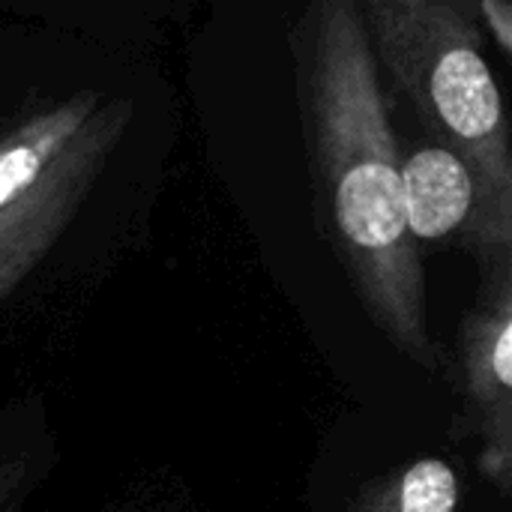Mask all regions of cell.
<instances>
[{"label": "cell", "mask_w": 512, "mask_h": 512, "mask_svg": "<svg viewBox=\"0 0 512 512\" xmlns=\"http://www.w3.org/2000/svg\"><path fill=\"white\" fill-rule=\"evenodd\" d=\"M318 222L372 324L435 369L423 252L408 234L402 150L357 0L306 9L294 39Z\"/></svg>", "instance_id": "obj_1"}, {"label": "cell", "mask_w": 512, "mask_h": 512, "mask_svg": "<svg viewBox=\"0 0 512 512\" xmlns=\"http://www.w3.org/2000/svg\"><path fill=\"white\" fill-rule=\"evenodd\" d=\"M126 126H114L84 144L63 168H57L36 195L0 213V303L45 261L57 246L90 186L96 183L108 153Z\"/></svg>", "instance_id": "obj_6"}, {"label": "cell", "mask_w": 512, "mask_h": 512, "mask_svg": "<svg viewBox=\"0 0 512 512\" xmlns=\"http://www.w3.org/2000/svg\"><path fill=\"white\" fill-rule=\"evenodd\" d=\"M459 369L480 435V474L507 498L512 489V255L480 267L477 300L459 324Z\"/></svg>", "instance_id": "obj_4"}, {"label": "cell", "mask_w": 512, "mask_h": 512, "mask_svg": "<svg viewBox=\"0 0 512 512\" xmlns=\"http://www.w3.org/2000/svg\"><path fill=\"white\" fill-rule=\"evenodd\" d=\"M378 72L417 111L429 141L459 153L512 198V147L498 78L471 0H357Z\"/></svg>", "instance_id": "obj_2"}, {"label": "cell", "mask_w": 512, "mask_h": 512, "mask_svg": "<svg viewBox=\"0 0 512 512\" xmlns=\"http://www.w3.org/2000/svg\"><path fill=\"white\" fill-rule=\"evenodd\" d=\"M408 234L417 246H456L489 264L512 255V198H501L453 150L420 141L402 153Z\"/></svg>", "instance_id": "obj_3"}, {"label": "cell", "mask_w": 512, "mask_h": 512, "mask_svg": "<svg viewBox=\"0 0 512 512\" xmlns=\"http://www.w3.org/2000/svg\"><path fill=\"white\" fill-rule=\"evenodd\" d=\"M33 489V462L27 456L0 465V512H21Z\"/></svg>", "instance_id": "obj_8"}, {"label": "cell", "mask_w": 512, "mask_h": 512, "mask_svg": "<svg viewBox=\"0 0 512 512\" xmlns=\"http://www.w3.org/2000/svg\"><path fill=\"white\" fill-rule=\"evenodd\" d=\"M477 21L489 27V36L504 57L512 51V3L510 0H474Z\"/></svg>", "instance_id": "obj_9"}, {"label": "cell", "mask_w": 512, "mask_h": 512, "mask_svg": "<svg viewBox=\"0 0 512 512\" xmlns=\"http://www.w3.org/2000/svg\"><path fill=\"white\" fill-rule=\"evenodd\" d=\"M129 126V105L96 90L30 108L18 123L0 126V213L42 189L96 135Z\"/></svg>", "instance_id": "obj_5"}, {"label": "cell", "mask_w": 512, "mask_h": 512, "mask_svg": "<svg viewBox=\"0 0 512 512\" xmlns=\"http://www.w3.org/2000/svg\"><path fill=\"white\" fill-rule=\"evenodd\" d=\"M456 507V471L444 459H417L360 486L348 512H456Z\"/></svg>", "instance_id": "obj_7"}]
</instances>
